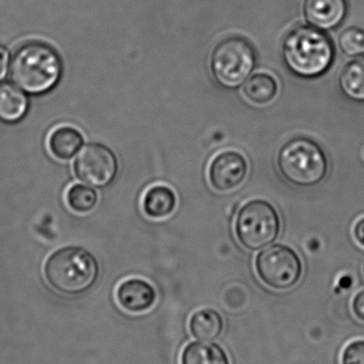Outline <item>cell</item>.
I'll use <instances>...</instances> for the list:
<instances>
[{"mask_svg":"<svg viewBox=\"0 0 364 364\" xmlns=\"http://www.w3.org/2000/svg\"><path fill=\"white\" fill-rule=\"evenodd\" d=\"M335 57L333 41L323 30L312 26L291 30L282 45L284 64L301 79L320 78L331 70Z\"/></svg>","mask_w":364,"mask_h":364,"instance_id":"6da1fadb","label":"cell"},{"mask_svg":"<svg viewBox=\"0 0 364 364\" xmlns=\"http://www.w3.org/2000/svg\"><path fill=\"white\" fill-rule=\"evenodd\" d=\"M11 55L9 49L4 45L0 44V79L6 76L8 70H10Z\"/></svg>","mask_w":364,"mask_h":364,"instance_id":"7402d4cb","label":"cell"},{"mask_svg":"<svg viewBox=\"0 0 364 364\" xmlns=\"http://www.w3.org/2000/svg\"><path fill=\"white\" fill-rule=\"evenodd\" d=\"M341 364H364V340H355L345 346Z\"/></svg>","mask_w":364,"mask_h":364,"instance_id":"44dd1931","label":"cell"},{"mask_svg":"<svg viewBox=\"0 0 364 364\" xmlns=\"http://www.w3.org/2000/svg\"><path fill=\"white\" fill-rule=\"evenodd\" d=\"M181 364H231L226 350L214 341L190 342L181 354Z\"/></svg>","mask_w":364,"mask_h":364,"instance_id":"9a60e30c","label":"cell"},{"mask_svg":"<svg viewBox=\"0 0 364 364\" xmlns=\"http://www.w3.org/2000/svg\"><path fill=\"white\" fill-rule=\"evenodd\" d=\"M281 231V220L276 208L264 199L248 201L239 210L235 233L239 243L249 250L273 244Z\"/></svg>","mask_w":364,"mask_h":364,"instance_id":"8992f818","label":"cell"},{"mask_svg":"<svg viewBox=\"0 0 364 364\" xmlns=\"http://www.w3.org/2000/svg\"><path fill=\"white\" fill-rule=\"evenodd\" d=\"M74 171L79 181L93 188H105L117 176L118 159L108 147L92 143L81 149Z\"/></svg>","mask_w":364,"mask_h":364,"instance_id":"ba28073f","label":"cell"},{"mask_svg":"<svg viewBox=\"0 0 364 364\" xmlns=\"http://www.w3.org/2000/svg\"><path fill=\"white\" fill-rule=\"evenodd\" d=\"M98 200V192L85 184H74L66 192V203L76 213L91 212L95 208Z\"/></svg>","mask_w":364,"mask_h":364,"instance_id":"d6986e66","label":"cell"},{"mask_svg":"<svg viewBox=\"0 0 364 364\" xmlns=\"http://www.w3.org/2000/svg\"><path fill=\"white\" fill-rule=\"evenodd\" d=\"M259 278L274 290H290L301 282L303 262L293 248L275 244L265 248L256 258Z\"/></svg>","mask_w":364,"mask_h":364,"instance_id":"52a82bcc","label":"cell"},{"mask_svg":"<svg viewBox=\"0 0 364 364\" xmlns=\"http://www.w3.org/2000/svg\"><path fill=\"white\" fill-rule=\"evenodd\" d=\"M303 14L312 27L336 29L348 14V0H305Z\"/></svg>","mask_w":364,"mask_h":364,"instance_id":"30bf717a","label":"cell"},{"mask_svg":"<svg viewBox=\"0 0 364 364\" xmlns=\"http://www.w3.org/2000/svg\"><path fill=\"white\" fill-rule=\"evenodd\" d=\"M352 309L355 316L364 323V290L356 294L353 299Z\"/></svg>","mask_w":364,"mask_h":364,"instance_id":"603a6c76","label":"cell"},{"mask_svg":"<svg viewBox=\"0 0 364 364\" xmlns=\"http://www.w3.org/2000/svg\"><path fill=\"white\" fill-rule=\"evenodd\" d=\"M177 196L166 186H154L145 192L142 200L145 213L149 218H164L175 211Z\"/></svg>","mask_w":364,"mask_h":364,"instance_id":"2e32d148","label":"cell"},{"mask_svg":"<svg viewBox=\"0 0 364 364\" xmlns=\"http://www.w3.org/2000/svg\"><path fill=\"white\" fill-rule=\"evenodd\" d=\"M256 65L254 46L241 36H231L222 41L212 53V75L224 89H239L249 78Z\"/></svg>","mask_w":364,"mask_h":364,"instance_id":"5b68a950","label":"cell"},{"mask_svg":"<svg viewBox=\"0 0 364 364\" xmlns=\"http://www.w3.org/2000/svg\"><path fill=\"white\" fill-rule=\"evenodd\" d=\"M277 80L266 73H258L249 77L244 83L243 92L248 100L256 105H266L273 102L278 94Z\"/></svg>","mask_w":364,"mask_h":364,"instance_id":"ac0fdd59","label":"cell"},{"mask_svg":"<svg viewBox=\"0 0 364 364\" xmlns=\"http://www.w3.org/2000/svg\"><path fill=\"white\" fill-rule=\"evenodd\" d=\"M339 46L348 57L358 58L364 55V29L348 27L339 36Z\"/></svg>","mask_w":364,"mask_h":364,"instance_id":"ffe728a7","label":"cell"},{"mask_svg":"<svg viewBox=\"0 0 364 364\" xmlns=\"http://www.w3.org/2000/svg\"><path fill=\"white\" fill-rule=\"evenodd\" d=\"M43 273L53 290L66 295H79L94 286L100 267L91 252L68 246L56 250L47 258Z\"/></svg>","mask_w":364,"mask_h":364,"instance_id":"3957f363","label":"cell"},{"mask_svg":"<svg viewBox=\"0 0 364 364\" xmlns=\"http://www.w3.org/2000/svg\"><path fill=\"white\" fill-rule=\"evenodd\" d=\"M30 102L27 93L14 83H0V122L4 124L19 123L27 115Z\"/></svg>","mask_w":364,"mask_h":364,"instance_id":"7c38bea8","label":"cell"},{"mask_svg":"<svg viewBox=\"0 0 364 364\" xmlns=\"http://www.w3.org/2000/svg\"><path fill=\"white\" fill-rule=\"evenodd\" d=\"M9 70L11 80L19 89L31 95H43L61 80L63 63L51 45L28 42L15 51Z\"/></svg>","mask_w":364,"mask_h":364,"instance_id":"7a4b0ae2","label":"cell"},{"mask_svg":"<svg viewBox=\"0 0 364 364\" xmlns=\"http://www.w3.org/2000/svg\"><path fill=\"white\" fill-rule=\"evenodd\" d=\"M248 175V162L239 151H228L212 160L209 168L211 186L218 192L239 188Z\"/></svg>","mask_w":364,"mask_h":364,"instance_id":"9c48e42d","label":"cell"},{"mask_svg":"<svg viewBox=\"0 0 364 364\" xmlns=\"http://www.w3.org/2000/svg\"><path fill=\"white\" fill-rule=\"evenodd\" d=\"M118 303L130 314H142L153 307L156 301L155 289L140 278H130L118 286L115 292Z\"/></svg>","mask_w":364,"mask_h":364,"instance_id":"8fae6325","label":"cell"},{"mask_svg":"<svg viewBox=\"0 0 364 364\" xmlns=\"http://www.w3.org/2000/svg\"><path fill=\"white\" fill-rule=\"evenodd\" d=\"M83 136L76 128L60 126L49 134L48 149L58 160L66 161L77 155L83 146Z\"/></svg>","mask_w":364,"mask_h":364,"instance_id":"4fadbf2b","label":"cell"},{"mask_svg":"<svg viewBox=\"0 0 364 364\" xmlns=\"http://www.w3.org/2000/svg\"><path fill=\"white\" fill-rule=\"evenodd\" d=\"M224 325L222 314L212 308L194 312L188 323L190 333L199 341H215L222 335Z\"/></svg>","mask_w":364,"mask_h":364,"instance_id":"5bb4252c","label":"cell"},{"mask_svg":"<svg viewBox=\"0 0 364 364\" xmlns=\"http://www.w3.org/2000/svg\"><path fill=\"white\" fill-rule=\"evenodd\" d=\"M342 93L348 100L364 102V55L348 62L339 77Z\"/></svg>","mask_w":364,"mask_h":364,"instance_id":"e0dca14e","label":"cell"},{"mask_svg":"<svg viewBox=\"0 0 364 364\" xmlns=\"http://www.w3.org/2000/svg\"><path fill=\"white\" fill-rule=\"evenodd\" d=\"M278 168L286 181L299 188H312L328 174V158L318 143L306 136L288 140L280 149Z\"/></svg>","mask_w":364,"mask_h":364,"instance_id":"277c9868","label":"cell"},{"mask_svg":"<svg viewBox=\"0 0 364 364\" xmlns=\"http://www.w3.org/2000/svg\"><path fill=\"white\" fill-rule=\"evenodd\" d=\"M354 235L357 242L364 247V218H360L355 225Z\"/></svg>","mask_w":364,"mask_h":364,"instance_id":"cb8c5ba5","label":"cell"}]
</instances>
